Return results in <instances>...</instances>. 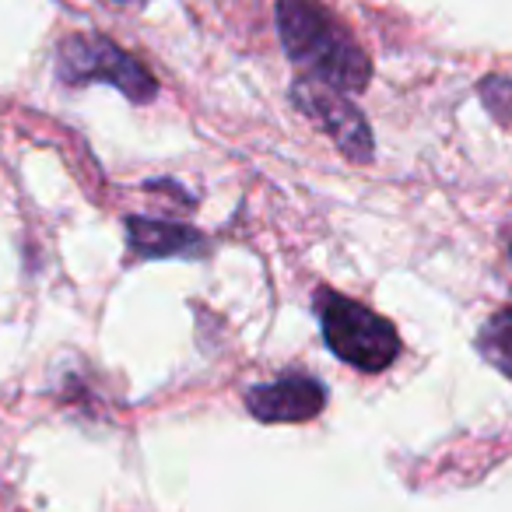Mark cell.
<instances>
[{
    "label": "cell",
    "instance_id": "obj_10",
    "mask_svg": "<svg viewBox=\"0 0 512 512\" xmlns=\"http://www.w3.org/2000/svg\"><path fill=\"white\" fill-rule=\"evenodd\" d=\"M509 256H512V246H509Z\"/></svg>",
    "mask_w": 512,
    "mask_h": 512
},
{
    "label": "cell",
    "instance_id": "obj_6",
    "mask_svg": "<svg viewBox=\"0 0 512 512\" xmlns=\"http://www.w3.org/2000/svg\"><path fill=\"white\" fill-rule=\"evenodd\" d=\"M127 242L137 256H144V260L204 253V235L190 225H176V221L127 218Z\"/></svg>",
    "mask_w": 512,
    "mask_h": 512
},
{
    "label": "cell",
    "instance_id": "obj_7",
    "mask_svg": "<svg viewBox=\"0 0 512 512\" xmlns=\"http://www.w3.org/2000/svg\"><path fill=\"white\" fill-rule=\"evenodd\" d=\"M477 351L488 365L512 379V309H498L477 334Z\"/></svg>",
    "mask_w": 512,
    "mask_h": 512
},
{
    "label": "cell",
    "instance_id": "obj_9",
    "mask_svg": "<svg viewBox=\"0 0 512 512\" xmlns=\"http://www.w3.org/2000/svg\"><path fill=\"white\" fill-rule=\"evenodd\" d=\"M116 4H144V0H116Z\"/></svg>",
    "mask_w": 512,
    "mask_h": 512
},
{
    "label": "cell",
    "instance_id": "obj_1",
    "mask_svg": "<svg viewBox=\"0 0 512 512\" xmlns=\"http://www.w3.org/2000/svg\"><path fill=\"white\" fill-rule=\"evenodd\" d=\"M274 22H278V36L288 60L302 67L309 78L323 81L344 95H358L369 88V53L320 0H278Z\"/></svg>",
    "mask_w": 512,
    "mask_h": 512
},
{
    "label": "cell",
    "instance_id": "obj_2",
    "mask_svg": "<svg viewBox=\"0 0 512 512\" xmlns=\"http://www.w3.org/2000/svg\"><path fill=\"white\" fill-rule=\"evenodd\" d=\"M316 313H320V330L327 348L341 362H348L358 372H383L397 362L400 337L390 320L372 313L369 306L355 299L320 288L316 295Z\"/></svg>",
    "mask_w": 512,
    "mask_h": 512
},
{
    "label": "cell",
    "instance_id": "obj_5",
    "mask_svg": "<svg viewBox=\"0 0 512 512\" xmlns=\"http://www.w3.org/2000/svg\"><path fill=\"white\" fill-rule=\"evenodd\" d=\"M246 407L264 425H295V421L316 418L327 407V386L302 372H288L274 383L249 386Z\"/></svg>",
    "mask_w": 512,
    "mask_h": 512
},
{
    "label": "cell",
    "instance_id": "obj_3",
    "mask_svg": "<svg viewBox=\"0 0 512 512\" xmlns=\"http://www.w3.org/2000/svg\"><path fill=\"white\" fill-rule=\"evenodd\" d=\"M57 78L71 88L106 81L130 102H151L158 95L155 74L106 36H67L57 46Z\"/></svg>",
    "mask_w": 512,
    "mask_h": 512
},
{
    "label": "cell",
    "instance_id": "obj_8",
    "mask_svg": "<svg viewBox=\"0 0 512 512\" xmlns=\"http://www.w3.org/2000/svg\"><path fill=\"white\" fill-rule=\"evenodd\" d=\"M481 99L484 106L491 109V113L498 116V120H509L512 116V81L509 78H498V74H491V78L481 81Z\"/></svg>",
    "mask_w": 512,
    "mask_h": 512
},
{
    "label": "cell",
    "instance_id": "obj_4",
    "mask_svg": "<svg viewBox=\"0 0 512 512\" xmlns=\"http://www.w3.org/2000/svg\"><path fill=\"white\" fill-rule=\"evenodd\" d=\"M292 102L302 116H309V120L337 144V151H341L348 162H355V165L372 162L376 144H372L369 120H365L362 109H358L348 95L306 74V78H299L292 85Z\"/></svg>",
    "mask_w": 512,
    "mask_h": 512
}]
</instances>
